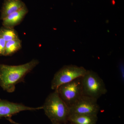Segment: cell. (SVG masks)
<instances>
[{
    "label": "cell",
    "instance_id": "obj_5",
    "mask_svg": "<svg viewBox=\"0 0 124 124\" xmlns=\"http://www.w3.org/2000/svg\"><path fill=\"white\" fill-rule=\"evenodd\" d=\"M57 90L60 97L70 107L84 95L81 77L62 85Z\"/></svg>",
    "mask_w": 124,
    "mask_h": 124
},
{
    "label": "cell",
    "instance_id": "obj_15",
    "mask_svg": "<svg viewBox=\"0 0 124 124\" xmlns=\"http://www.w3.org/2000/svg\"><path fill=\"white\" fill-rule=\"evenodd\" d=\"M52 124H60V123H52Z\"/></svg>",
    "mask_w": 124,
    "mask_h": 124
},
{
    "label": "cell",
    "instance_id": "obj_12",
    "mask_svg": "<svg viewBox=\"0 0 124 124\" xmlns=\"http://www.w3.org/2000/svg\"><path fill=\"white\" fill-rule=\"evenodd\" d=\"M0 36L7 41L18 38V33L13 28L3 27L0 29Z\"/></svg>",
    "mask_w": 124,
    "mask_h": 124
},
{
    "label": "cell",
    "instance_id": "obj_2",
    "mask_svg": "<svg viewBox=\"0 0 124 124\" xmlns=\"http://www.w3.org/2000/svg\"><path fill=\"white\" fill-rule=\"evenodd\" d=\"M42 108L52 123L66 124L68 122L69 107L60 97L57 89L47 97Z\"/></svg>",
    "mask_w": 124,
    "mask_h": 124
},
{
    "label": "cell",
    "instance_id": "obj_4",
    "mask_svg": "<svg viewBox=\"0 0 124 124\" xmlns=\"http://www.w3.org/2000/svg\"><path fill=\"white\" fill-rule=\"evenodd\" d=\"M87 70L76 65L65 66L55 73L51 81V88L54 90L62 85L82 77Z\"/></svg>",
    "mask_w": 124,
    "mask_h": 124
},
{
    "label": "cell",
    "instance_id": "obj_10",
    "mask_svg": "<svg viewBox=\"0 0 124 124\" xmlns=\"http://www.w3.org/2000/svg\"><path fill=\"white\" fill-rule=\"evenodd\" d=\"M98 120L97 116L70 114L68 121L71 124H96Z\"/></svg>",
    "mask_w": 124,
    "mask_h": 124
},
{
    "label": "cell",
    "instance_id": "obj_8",
    "mask_svg": "<svg viewBox=\"0 0 124 124\" xmlns=\"http://www.w3.org/2000/svg\"><path fill=\"white\" fill-rule=\"evenodd\" d=\"M28 11V9L26 6L19 10L10 14L2 20L3 27L14 28L20 24Z\"/></svg>",
    "mask_w": 124,
    "mask_h": 124
},
{
    "label": "cell",
    "instance_id": "obj_11",
    "mask_svg": "<svg viewBox=\"0 0 124 124\" xmlns=\"http://www.w3.org/2000/svg\"><path fill=\"white\" fill-rule=\"evenodd\" d=\"M22 42L19 38L7 41L6 44L5 55H12L21 49Z\"/></svg>",
    "mask_w": 124,
    "mask_h": 124
},
{
    "label": "cell",
    "instance_id": "obj_14",
    "mask_svg": "<svg viewBox=\"0 0 124 124\" xmlns=\"http://www.w3.org/2000/svg\"><path fill=\"white\" fill-rule=\"evenodd\" d=\"M6 119H7V120H8L10 123H11V124H19V123H17V122H16L15 121H14L13 120L11 119V117L7 118Z\"/></svg>",
    "mask_w": 124,
    "mask_h": 124
},
{
    "label": "cell",
    "instance_id": "obj_3",
    "mask_svg": "<svg viewBox=\"0 0 124 124\" xmlns=\"http://www.w3.org/2000/svg\"><path fill=\"white\" fill-rule=\"evenodd\" d=\"M81 81L84 95L98 100L107 92L103 80L95 72L87 70Z\"/></svg>",
    "mask_w": 124,
    "mask_h": 124
},
{
    "label": "cell",
    "instance_id": "obj_6",
    "mask_svg": "<svg viewBox=\"0 0 124 124\" xmlns=\"http://www.w3.org/2000/svg\"><path fill=\"white\" fill-rule=\"evenodd\" d=\"M69 108L70 114L97 116L100 106L97 99L83 95L76 103Z\"/></svg>",
    "mask_w": 124,
    "mask_h": 124
},
{
    "label": "cell",
    "instance_id": "obj_9",
    "mask_svg": "<svg viewBox=\"0 0 124 124\" xmlns=\"http://www.w3.org/2000/svg\"><path fill=\"white\" fill-rule=\"evenodd\" d=\"M26 5L22 0H4L1 10L0 19L22 8Z\"/></svg>",
    "mask_w": 124,
    "mask_h": 124
},
{
    "label": "cell",
    "instance_id": "obj_7",
    "mask_svg": "<svg viewBox=\"0 0 124 124\" xmlns=\"http://www.w3.org/2000/svg\"><path fill=\"white\" fill-rule=\"evenodd\" d=\"M42 108V106L31 107L22 103H15L0 99V119L11 117L12 116L23 111H35Z\"/></svg>",
    "mask_w": 124,
    "mask_h": 124
},
{
    "label": "cell",
    "instance_id": "obj_13",
    "mask_svg": "<svg viewBox=\"0 0 124 124\" xmlns=\"http://www.w3.org/2000/svg\"><path fill=\"white\" fill-rule=\"evenodd\" d=\"M6 42V41L0 36V55H5Z\"/></svg>",
    "mask_w": 124,
    "mask_h": 124
},
{
    "label": "cell",
    "instance_id": "obj_1",
    "mask_svg": "<svg viewBox=\"0 0 124 124\" xmlns=\"http://www.w3.org/2000/svg\"><path fill=\"white\" fill-rule=\"evenodd\" d=\"M39 63L33 59L25 64L18 66L0 64V86L4 91L12 93L18 83L23 81L27 74Z\"/></svg>",
    "mask_w": 124,
    "mask_h": 124
}]
</instances>
